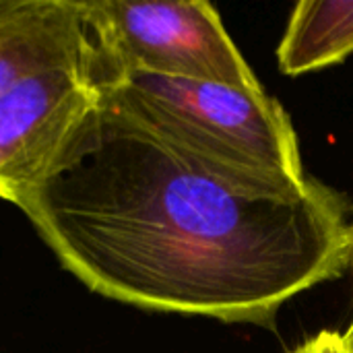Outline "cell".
Segmentation results:
<instances>
[{
	"label": "cell",
	"instance_id": "cell-1",
	"mask_svg": "<svg viewBox=\"0 0 353 353\" xmlns=\"http://www.w3.org/2000/svg\"><path fill=\"white\" fill-rule=\"evenodd\" d=\"M19 209L91 292L228 325L271 327L353 263L345 194L325 182L292 201L240 192L103 91Z\"/></svg>",
	"mask_w": 353,
	"mask_h": 353
},
{
	"label": "cell",
	"instance_id": "cell-2",
	"mask_svg": "<svg viewBox=\"0 0 353 353\" xmlns=\"http://www.w3.org/2000/svg\"><path fill=\"white\" fill-rule=\"evenodd\" d=\"M103 95L215 180L269 199H302L323 186L302 161L290 114L263 89L126 72Z\"/></svg>",
	"mask_w": 353,
	"mask_h": 353
},
{
	"label": "cell",
	"instance_id": "cell-3",
	"mask_svg": "<svg viewBox=\"0 0 353 353\" xmlns=\"http://www.w3.org/2000/svg\"><path fill=\"white\" fill-rule=\"evenodd\" d=\"M83 8L108 81L147 72L263 89L221 14L207 0H83Z\"/></svg>",
	"mask_w": 353,
	"mask_h": 353
},
{
	"label": "cell",
	"instance_id": "cell-4",
	"mask_svg": "<svg viewBox=\"0 0 353 353\" xmlns=\"http://www.w3.org/2000/svg\"><path fill=\"white\" fill-rule=\"evenodd\" d=\"M105 79L91 37L83 52L25 77L0 97V199L19 207L97 103Z\"/></svg>",
	"mask_w": 353,
	"mask_h": 353
},
{
	"label": "cell",
	"instance_id": "cell-5",
	"mask_svg": "<svg viewBox=\"0 0 353 353\" xmlns=\"http://www.w3.org/2000/svg\"><path fill=\"white\" fill-rule=\"evenodd\" d=\"M89 43L83 0H0V97Z\"/></svg>",
	"mask_w": 353,
	"mask_h": 353
},
{
	"label": "cell",
	"instance_id": "cell-6",
	"mask_svg": "<svg viewBox=\"0 0 353 353\" xmlns=\"http://www.w3.org/2000/svg\"><path fill=\"white\" fill-rule=\"evenodd\" d=\"M353 54V0H306L296 4L277 46L283 74L300 77L341 64Z\"/></svg>",
	"mask_w": 353,
	"mask_h": 353
},
{
	"label": "cell",
	"instance_id": "cell-7",
	"mask_svg": "<svg viewBox=\"0 0 353 353\" xmlns=\"http://www.w3.org/2000/svg\"><path fill=\"white\" fill-rule=\"evenodd\" d=\"M290 353H353V327L345 333L331 329L321 331Z\"/></svg>",
	"mask_w": 353,
	"mask_h": 353
},
{
	"label": "cell",
	"instance_id": "cell-8",
	"mask_svg": "<svg viewBox=\"0 0 353 353\" xmlns=\"http://www.w3.org/2000/svg\"><path fill=\"white\" fill-rule=\"evenodd\" d=\"M352 265H353V263H352ZM352 327H353V325H352Z\"/></svg>",
	"mask_w": 353,
	"mask_h": 353
}]
</instances>
